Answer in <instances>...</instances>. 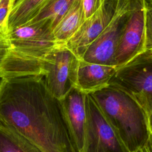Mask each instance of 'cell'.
Segmentation results:
<instances>
[{"instance_id":"obj_4","label":"cell","mask_w":152,"mask_h":152,"mask_svg":"<svg viewBox=\"0 0 152 152\" xmlns=\"http://www.w3.org/2000/svg\"><path fill=\"white\" fill-rule=\"evenodd\" d=\"M109 85L130 96L149 116L152 113V52H143L119 68Z\"/></svg>"},{"instance_id":"obj_14","label":"cell","mask_w":152,"mask_h":152,"mask_svg":"<svg viewBox=\"0 0 152 152\" xmlns=\"http://www.w3.org/2000/svg\"><path fill=\"white\" fill-rule=\"evenodd\" d=\"M48 0H16L8 22V30L31 21Z\"/></svg>"},{"instance_id":"obj_18","label":"cell","mask_w":152,"mask_h":152,"mask_svg":"<svg viewBox=\"0 0 152 152\" xmlns=\"http://www.w3.org/2000/svg\"><path fill=\"white\" fill-rule=\"evenodd\" d=\"M8 29L0 28V70L5 62L10 50Z\"/></svg>"},{"instance_id":"obj_16","label":"cell","mask_w":152,"mask_h":152,"mask_svg":"<svg viewBox=\"0 0 152 152\" xmlns=\"http://www.w3.org/2000/svg\"><path fill=\"white\" fill-rule=\"evenodd\" d=\"M152 52V3L145 1V40L143 52Z\"/></svg>"},{"instance_id":"obj_12","label":"cell","mask_w":152,"mask_h":152,"mask_svg":"<svg viewBox=\"0 0 152 152\" xmlns=\"http://www.w3.org/2000/svg\"><path fill=\"white\" fill-rule=\"evenodd\" d=\"M86 20L82 0H76L53 30L58 45H65Z\"/></svg>"},{"instance_id":"obj_9","label":"cell","mask_w":152,"mask_h":152,"mask_svg":"<svg viewBox=\"0 0 152 152\" xmlns=\"http://www.w3.org/2000/svg\"><path fill=\"white\" fill-rule=\"evenodd\" d=\"M120 0H103L99 8L85 20L78 30L65 45L80 58L86 48L110 23L118 10Z\"/></svg>"},{"instance_id":"obj_6","label":"cell","mask_w":152,"mask_h":152,"mask_svg":"<svg viewBox=\"0 0 152 152\" xmlns=\"http://www.w3.org/2000/svg\"><path fill=\"white\" fill-rule=\"evenodd\" d=\"M86 107L83 152H129L91 94H87Z\"/></svg>"},{"instance_id":"obj_17","label":"cell","mask_w":152,"mask_h":152,"mask_svg":"<svg viewBox=\"0 0 152 152\" xmlns=\"http://www.w3.org/2000/svg\"><path fill=\"white\" fill-rule=\"evenodd\" d=\"M16 0H0V28L8 27L9 16Z\"/></svg>"},{"instance_id":"obj_11","label":"cell","mask_w":152,"mask_h":152,"mask_svg":"<svg viewBox=\"0 0 152 152\" xmlns=\"http://www.w3.org/2000/svg\"><path fill=\"white\" fill-rule=\"evenodd\" d=\"M118 68L90 63L80 59L77 71L76 87L86 94H90L109 86Z\"/></svg>"},{"instance_id":"obj_7","label":"cell","mask_w":152,"mask_h":152,"mask_svg":"<svg viewBox=\"0 0 152 152\" xmlns=\"http://www.w3.org/2000/svg\"><path fill=\"white\" fill-rule=\"evenodd\" d=\"M134 0H120L113 18L85 49L80 59L90 62L114 65L117 46L133 8Z\"/></svg>"},{"instance_id":"obj_3","label":"cell","mask_w":152,"mask_h":152,"mask_svg":"<svg viewBox=\"0 0 152 152\" xmlns=\"http://www.w3.org/2000/svg\"><path fill=\"white\" fill-rule=\"evenodd\" d=\"M129 152H137L147 141L148 115L130 96L108 86L90 93Z\"/></svg>"},{"instance_id":"obj_21","label":"cell","mask_w":152,"mask_h":152,"mask_svg":"<svg viewBox=\"0 0 152 152\" xmlns=\"http://www.w3.org/2000/svg\"><path fill=\"white\" fill-rule=\"evenodd\" d=\"M148 121H149V125H150V131L152 133V113L148 116Z\"/></svg>"},{"instance_id":"obj_15","label":"cell","mask_w":152,"mask_h":152,"mask_svg":"<svg viewBox=\"0 0 152 152\" xmlns=\"http://www.w3.org/2000/svg\"><path fill=\"white\" fill-rule=\"evenodd\" d=\"M75 1L76 0H48L42 7L37 14L29 22L49 20L52 23L53 30L55 27L71 8Z\"/></svg>"},{"instance_id":"obj_5","label":"cell","mask_w":152,"mask_h":152,"mask_svg":"<svg viewBox=\"0 0 152 152\" xmlns=\"http://www.w3.org/2000/svg\"><path fill=\"white\" fill-rule=\"evenodd\" d=\"M80 58L66 45H57L43 65L45 85L56 99H62L76 86Z\"/></svg>"},{"instance_id":"obj_10","label":"cell","mask_w":152,"mask_h":152,"mask_svg":"<svg viewBox=\"0 0 152 152\" xmlns=\"http://www.w3.org/2000/svg\"><path fill=\"white\" fill-rule=\"evenodd\" d=\"M87 94L76 87L61 100L64 113L78 152H83L86 122Z\"/></svg>"},{"instance_id":"obj_23","label":"cell","mask_w":152,"mask_h":152,"mask_svg":"<svg viewBox=\"0 0 152 152\" xmlns=\"http://www.w3.org/2000/svg\"></svg>"},{"instance_id":"obj_13","label":"cell","mask_w":152,"mask_h":152,"mask_svg":"<svg viewBox=\"0 0 152 152\" xmlns=\"http://www.w3.org/2000/svg\"><path fill=\"white\" fill-rule=\"evenodd\" d=\"M0 152H43L35 144L0 121Z\"/></svg>"},{"instance_id":"obj_22","label":"cell","mask_w":152,"mask_h":152,"mask_svg":"<svg viewBox=\"0 0 152 152\" xmlns=\"http://www.w3.org/2000/svg\"><path fill=\"white\" fill-rule=\"evenodd\" d=\"M146 1H148V2H149L152 3V0H146Z\"/></svg>"},{"instance_id":"obj_8","label":"cell","mask_w":152,"mask_h":152,"mask_svg":"<svg viewBox=\"0 0 152 152\" xmlns=\"http://www.w3.org/2000/svg\"><path fill=\"white\" fill-rule=\"evenodd\" d=\"M146 0H134L129 18L120 37L115 55L118 69L143 53L145 40Z\"/></svg>"},{"instance_id":"obj_2","label":"cell","mask_w":152,"mask_h":152,"mask_svg":"<svg viewBox=\"0 0 152 152\" xmlns=\"http://www.w3.org/2000/svg\"><path fill=\"white\" fill-rule=\"evenodd\" d=\"M10 50L0 70L1 78L43 75L47 55L58 45L49 20L28 22L8 30Z\"/></svg>"},{"instance_id":"obj_20","label":"cell","mask_w":152,"mask_h":152,"mask_svg":"<svg viewBox=\"0 0 152 152\" xmlns=\"http://www.w3.org/2000/svg\"><path fill=\"white\" fill-rule=\"evenodd\" d=\"M137 152H152V133L150 131L149 138L146 143Z\"/></svg>"},{"instance_id":"obj_19","label":"cell","mask_w":152,"mask_h":152,"mask_svg":"<svg viewBox=\"0 0 152 152\" xmlns=\"http://www.w3.org/2000/svg\"><path fill=\"white\" fill-rule=\"evenodd\" d=\"M86 19L90 17L100 7L103 0H82Z\"/></svg>"},{"instance_id":"obj_1","label":"cell","mask_w":152,"mask_h":152,"mask_svg":"<svg viewBox=\"0 0 152 152\" xmlns=\"http://www.w3.org/2000/svg\"><path fill=\"white\" fill-rule=\"evenodd\" d=\"M0 121L43 152H78L61 102L43 75L1 78Z\"/></svg>"}]
</instances>
